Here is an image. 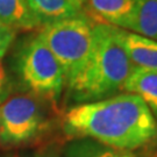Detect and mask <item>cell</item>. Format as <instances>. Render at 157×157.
Returning a JSON list of instances; mask_svg holds the SVG:
<instances>
[{
	"mask_svg": "<svg viewBox=\"0 0 157 157\" xmlns=\"http://www.w3.org/2000/svg\"><path fill=\"white\" fill-rule=\"evenodd\" d=\"M15 35H17L15 30L7 27L5 23L0 21V59L4 58L8 49L11 48L12 43L15 39Z\"/></svg>",
	"mask_w": 157,
	"mask_h": 157,
	"instance_id": "obj_13",
	"label": "cell"
},
{
	"mask_svg": "<svg viewBox=\"0 0 157 157\" xmlns=\"http://www.w3.org/2000/svg\"><path fill=\"white\" fill-rule=\"evenodd\" d=\"M72 1L76 4V5H78L79 7H83V5L86 4V1H87V0H72Z\"/></svg>",
	"mask_w": 157,
	"mask_h": 157,
	"instance_id": "obj_17",
	"label": "cell"
},
{
	"mask_svg": "<svg viewBox=\"0 0 157 157\" xmlns=\"http://www.w3.org/2000/svg\"><path fill=\"white\" fill-rule=\"evenodd\" d=\"M139 0H87L91 12L101 19V22L129 30L137 10Z\"/></svg>",
	"mask_w": 157,
	"mask_h": 157,
	"instance_id": "obj_7",
	"label": "cell"
},
{
	"mask_svg": "<svg viewBox=\"0 0 157 157\" xmlns=\"http://www.w3.org/2000/svg\"><path fill=\"white\" fill-rule=\"evenodd\" d=\"M4 157H34V156H30L28 154H10V155H6Z\"/></svg>",
	"mask_w": 157,
	"mask_h": 157,
	"instance_id": "obj_15",
	"label": "cell"
},
{
	"mask_svg": "<svg viewBox=\"0 0 157 157\" xmlns=\"http://www.w3.org/2000/svg\"><path fill=\"white\" fill-rule=\"evenodd\" d=\"M122 91L140 97L157 121V71L134 65Z\"/></svg>",
	"mask_w": 157,
	"mask_h": 157,
	"instance_id": "obj_8",
	"label": "cell"
},
{
	"mask_svg": "<svg viewBox=\"0 0 157 157\" xmlns=\"http://www.w3.org/2000/svg\"><path fill=\"white\" fill-rule=\"evenodd\" d=\"M133 67L117 36V27L97 22L90 55L76 76L67 83V94L77 105L113 97L122 90Z\"/></svg>",
	"mask_w": 157,
	"mask_h": 157,
	"instance_id": "obj_2",
	"label": "cell"
},
{
	"mask_svg": "<svg viewBox=\"0 0 157 157\" xmlns=\"http://www.w3.org/2000/svg\"><path fill=\"white\" fill-rule=\"evenodd\" d=\"M129 30L157 41V0H139Z\"/></svg>",
	"mask_w": 157,
	"mask_h": 157,
	"instance_id": "obj_12",
	"label": "cell"
},
{
	"mask_svg": "<svg viewBox=\"0 0 157 157\" xmlns=\"http://www.w3.org/2000/svg\"><path fill=\"white\" fill-rule=\"evenodd\" d=\"M41 27L82 14V7L72 0H27Z\"/></svg>",
	"mask_w": 157,
	"mask_h": 157,
	"instance_id": "obj_9",
	"label": "cell"
},
{
	"mask_svg": "<svg viewBox=\"0 0 157 157\" xmlns=\"http://www.w3.org/2000/svg\"><path fill=\"white\" fill-rule=\"evenodd\" d=\"M63 157H141L134 151L119 150L90 139H75L64 148Z\"/></svg>",
	"mask_w": 157,
	"mask_h": 157,
	"instance_id": "obj_11",
	"label": "cell"
},
{
	"mask_svg": "<svg viewBox=\"0 0 157 157\" xmlns=\"http://www.w3.org/2000/svg\"><path fill=\"white\" fill-rule=\"evenodd\" d=\"M117 36L133 65L157 71V41L118 27Z\"/></svg>",
	"mask_w": 157,
	"mask_h": 157,
	"instance_id": "obj_6",
	"label": "cell"
},
{
	"mask_svg": "<svg viewBox=\"0 0 157 157\" xmlns=\"http://www.w3.org/2000/svg\"><path fill=\"white\" fill-rule=\"evenodd\" d=\"M17 71L34 95L56 102L65 86L61 64L39 35L23 43L17 56Z\"/></svg>",
	"mask_w": 157,
	"mask_h": 157,
	"instance_id": "obj_4",
	"label": "cell"
},
{
	"mask_svg": "<svg viewBox=\"0 0 157 157\" xmlns=\"http://www.w3.org/2000/svg\"><path fill=\"white\" fill-rule=\"evenodd\" d=\"M11 91V80H10V77H8L5 67H4V64H2L1 59H0V105L10 98Z\"/></svg>",
	"mask_w": 157,
	"mask_h": 157,
	"instance_id": "obj_14",
	"label": "cell"
},
{
	"mask_svg": "<svg viewBox=\"0 0 157 157\" xmlns=\"http://www.w3.org/2000/svg\"><path fill=\"white\" fill-rule=\"evenodd\" d=\"M0 21L15 32H29L41 27L27 0H0Z\"/></svg>",
	"mask_w": 157,
	"mask_h": 157,
	"instance_id": "obj_10",
	"label": "cell"
},
{
	"mask_svg": "<svg viewBox=\"0 0 157 157\" xmlns=\"http://www.w3.org/2000/svg\"><path fill=\"white\" fill-rule=\"evenodd\" d=\"M63 129L73 139H90L128 151L157 139L156 119L144 101L132 93L71 107L64 115Z\"/></svg>",
	"mask_w": 157,
	"mask_h": 157,
	"instance_id": "obj_1",
	"label": "cell"
},
{
	"mask_svg": "<svg viewBox=\"0 0 157 157\" xmlns=\"http://www.w3.org/2000/svg\"><path fill=\"white\" fill-rule=\"evenodd\" d=\"M40 157H59V155L56 151H48L47 154H44V155H42V156Z\"/></svg>",
	"mask_w": 157,
	"mask_h": 157,
	"instance_id": "obj_16",
	"label": "cell"
},
{
	"mask_svg": "<svg viewBox=\"0 0 157 157\" xmlns=\"http://www.w3.org/2000/svg\"><path fill=\"white\" fill-rule=\"evenodd\" d=\"M44 126V114L36 97L17 94L0 105V143L21 146L35 139Z\"/></svg>",
	"mask_w": 157,
	"mask_h": 157,
	"instance_id": "obj_5",
	"label": "cell"
},
{
	"mask_svg": "<svg viewBox=\"0 0 157 157\" xmlns=\"http://www.w3.org/2000/svg\"><path fill=\"white\" fill-rule=\"evenodd\" d=\"M37 35L61 64L67 85L90 55L94 40V23L82 13L43 26Z\"/></svg>",
	"mask_w": 157,
	"mask_h": 157,
	"instance_id": "obj_3",
	"label": "cell"
}]
</instances>
